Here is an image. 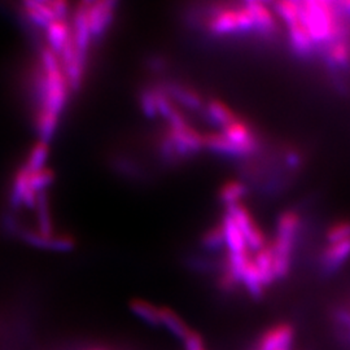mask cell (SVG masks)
<instances>
[{
    "mask_svg": "<svg viewBox=\"0 0 350 350\" xmlns=\"http://www.w3.org/2000/svg\"><path fill=\"white\" fill-rule=\"evenodd\" d=\"M300 18L314 44H329L338 38L349 36V29L341 21V12L335 3L301 1Z\"/></svg>",
    "mask_w": 350,
    "mask_h": 350,
    "instance_id": "1",
    "label": "cell"
},
{
    "mask_svg": "<svg viewBox=\"0 0 350 350\" xmlns=\"http://www.w3.org/2000/svg\"><path fill=\"white\" fill-rule=\"evenodd\" d=\"M208 29L214 34H230L256 29L253 16L245 3L240 8H226L217 11L209 20Z\"/></svg>",
    "mask_w": 350,
    "mask_h": 350,
    "instance_id": "2",
    "label": "cell"
},
{
    "mask_svg": "<svg viewBox=\"0 0 350 350\" xmlns=\"http://www.w3.org/2000/svg\"><path fill=\"white\" fill-rule=\"evenodd\" d=\"M227 214L234 219V222L243 232L250 250L257 252L266 247V238L262 230L257 225L250 209L244 204L239 202L235 205L227 206Z\"/></svg>",
    "mask_w": 350,
    "mask_h": 350,
    "instance_id": "3",
    "label": "cell"
},
{
    "mask_svg": "<svg viewBox=\"0 0 350 350\" xmlns=\"http://www.w3.org/2000/svg\"><path fill=\"white\" fill-rule=\"evenodd\" d=\"M83 5L86 10V17H88V29H90L91 37H101L112 24L116 3L94 1V3H85Z\"/></svg>",
    "mask_w": 350,
    "mask_h": 350,
    "instance_id": "4",
    "label": "cell"
},
{
    "mask_svg": "<svg viewBox=\"0 0 350 350\" xmlns=\"http://www.w3.org/2000/svg\"><path fill=\"white\" fill-rule=\"evenodd\" d=\"M295 328L289 323H276L263 331L254 350H276L286 344H293Z\"/></svg>",
    "mask_w": 350,
    "mask_h": 350,
    "instance_id": "5",
    "label": "cell"
},
{
    "mask_svg": "<svg viewBox=\"0 0 350 350\" xmlns=\"http://www.w3.org/2000/svg\"><path fill=\"white\" fill-rule=\"evenodd\" d=\"M204 148L212 150L214 153L225 154V156H234V157H241V156H250L254 150L245 146H240L226 137L224 133H208L204 135Z\"/></svg>",
    "mask_w": 350,
    "mask_h": 350,
    "instance_id": "6",
    "label": "cell"
},
{
    "mask_svg": "<svg viewBox=\"0 0 350 350\" xmlns=\"http://www.w3.org/2000/svg\"><path fill=\"white\" fill-rule=\"evenodd\" d=\"M350 257V239L328 243L321 257L322 270L331 274L338 270Z\"/></svg>",
    "mask_w": 350,
    "mask_h": 350,
    "instance_id": "7",
    "label": "cell"
},
{
    "mask_svg": "<svg viewBox=\"0 0 350 350\" xmlns=\"http://www.w3.org/2000/svg\"><path fill=\"white\" fill-rule=\"evenodd\" d=\"M286 24L288 26L289 39H291L293 50L302 55V56L312 55L314 49H315V44H314L312 38L309 36L306 27L301 21L300 12L297 16L287 20Z\"/></svg>",
    "mask_w": 350,
    "mask_h": 350,
    "instance_id": "8",
    "label": "cell"
},
{
    "mask_svg": "<svg viewBox=\"0 0 350 350\" xmlns=\"http://www.w3.org/2000/svg\"><path fill=\"white\" fill-rule=\"evenodd\" d=\"M163 90L176 105L179 104L191 111H198L202 107V99L193 88L180 83H167Z\"/></svg>",
    "mask_w": 350,
    "mask_h": 350,
    "instance_id": "9",
    "label": "cell"
},
{
    "mask_svg": "<svg viewBox=\"0 0 350 350\" xmlns=\"http://www.w3.org/2000/svg\"><path fill=\"white\" fill-rule=\"evenodd\" d=\"M160 325L166 328L175 338L183 341L191 334L192 328L186 321L170 308H160Z\"/></svg>",
    "mask_w": 350,
    "mask_h": 350,
    "instance_id": "10",
    "label": "cell"
},
{
    "mask_svg": "<svg viewBox=\"0 0 350 350\" xmlns=\"http://www.w3.org/2000/svg\"><path fill=\"white\" fill-rule=\"evenodd\" d=\"M245 5L250 10L252 16H253L254 25H256L257 30L266 33V34H271V33L275 31V16H274V13L269 10V7L265 3H261V1H247Z\"/></svg>",
    "mask_w": 350,
    "mask_h": 350,
    "instance_id": "11",
    "label": "cell"
},
{
    "mask_svg": "<svg viewBox=\"0 0 350 350\" xmlns=\"http://www.w3.org/2000/svg\"><path fill=\"white\" fill-rule=\"evenodd\" d=\"M222 227L225 232V244L230 250V253L240 254V253L250 252L243 232L240 231L238 225L234 222V219L228 214H226L222 221Z\"/></svg>",
    "mask_w": 350,
    "mask_h": 350,
    "instance_id": "12",
    "label": "cell"
},
{
    "mask_svg": "<svg viewBox=\"0 0 350 350\" xmlns=\"http://www.w3.org/2000/svg\"><path fill=\"white\" fill-rule=\"evenodd\" d=\"M240 284L245 288L250 296H253V297H261L265 293L266 286L263 283L258 269L254 265L253 258H250V261L245 263V266L243 267V270L240 273Z\"/></svg>",
    "mask_w": 350,
    "mask_h": 350,
    "instance_id": "13",
    "label": "cell"
},
{
    "mask_svg": "<svg viewBox=\"0 0 350 350\" xmlns=\"http://www.w3.org/2000/svg\"><path fill=\"white\" fill-rule=\"evenodd\" d=\"M24 7L29 20L36 25L47 27L52 21L59 20L51 1H27Z\"/></svg>",
    "mask_w": 350,
    "mask_h": 350,
    "instance_id": "14",
    "label": "cell"
},
{
    "mask_svg": "<svg viewBox=\"0 0 350 350\" xmlns=\"http://www.w3.org/2000/svg\"><path fill=\"white\" fill-rule=\"evenodd\" d=\"M47 30V40H49V47L53 51L57 56L62 53L64 47L72 38V31L69 25L64 21L63 18L52 21L50 25L46 27Z\"/></svg>",
    "mask_w": 350,
    "mask_h": 350,
    "instance_id": "15",
    "label": "cell"
},
{
    "mask_svg": "<svg viewBox=\"0 0 350 350\" xmlns=\"http://www.w3.org/2000/svg\"><path fill=\"white\" fill-rule=\"evenodd\" d=\"M327 62L334 68H345L350 64V36L338 38L328 44Z\"/></svg>",
    "mask_w": 350,
    "mask_h": 350,
    "instance_id": "16",
    "label": "cell"
},
{
    "mask_svg": "<svg viewBox=\"0 0 350 350\" xmlns=\"http://www.w3.org/2000/svg\"><path fill=\"white\" fill-rule=\"evenodd\" d=\"M206 113L214 125L221 126L222 130L234 124L239 117L224 101L213 99L206 104Z\"/></svg>",
    "mask_w": 350,
    "mask_h": 350,
    "instance_id": "17",
    "label": "cell"
},
{
    "mask_svg": "<svg viewBox=\"0 0 350 350\" xmlns=\"http://www.w3.org/2000/svg\"><path fill=\"white\" fill-rule=\"evenodd\" d=\"M253 261L256 267L258 269L263 283L266 287H269L271 283L275 282V275H274V258H273V250L270 245L263 247L262 250H257Z\"/></svg>",
    "mask_w": 350,
    "mask_h": 350,
    "instance_id": "18",
    "label": "cell"
},
{
    "mask_svg": "<svg viewBox=\"0 0 350 350\" xmlns=\"http://www.w3.org/2000/svg\"><path fill=\"white\" fill-rule=\"evenodd\" d=\"M247 193V186L239 180H230L219 189V199L227 206L241 202Z\"/></svg>",
    "mask_w": 350,
    "mask_h": 350,
    "instance_id": "19",
    "label": "cell"
},
{
    "mask_svg": "<svg viewBox=\"0 0 350 350\" xmlns=\"http://www.w3.org/2000/svg\"><path fill=\"white\" fill-rule=\"evenodd\" d=\"M131 310L138 315L142 321L153 327H161L160 325V308L152 305L147 301L137 300L131 304Z\"/></svg>",
    "mask_w": 350,
    "mask_h": 350,
    "instance_id": "20",
    "label": "cell"
},
{
    "mask_svg": "<svg viewBox=\"0 0 350 350\" xmlns=\"http://www.w3.org/2000/svg\"><path fill=\"white\" fill-rule=\"evenodd\" d=\"M47 159H49V144L40 140L33 147L24 167L30 173H36L44 169V163L47 161Z\"/></svg>",
    "mask_w": 350,
    "mask_h": 350,
    "instance_id": "21",
    "label": "cell"
},
{
    "mask_svg": "<svg viewBox=\"0 0 350 350\" xmlns=\"http://www.w3.org/2000/svg\"><path fill=\"white\" fill-rule=\"evenodd\" d=\"M202 244L208 250H217L225 244V232L222 224L208 228V231L202 237Z\"/></svg>",
    "mask_w": 350,
    "mask_h": 350,
    "instance_id": "22",
    "label": "cell"
},
{
    "mask_svg": "<svg viewBox=\"0 0 350 350\" xmlns=\"http://www.w3.org/2000/svg\"><path fill=\"white\" fill-rule=\"evenodd\" d=\"M53 180V174L50 169H42L36 173H30L29 175V186L38 193L43 188L49 187Z\"/></svg>",
    "mask_w": 350,
    "mask_h": 350,
    "instance_id": "23",
    "label": "cell"
},
{
    "mask_svg": "<svg viewBox=\"0 0 350 350\" xmlns=\"http://www.w3.org/2000/svg\"><path fill=\"white\" fill-rule=\"evenodd\" d=\"M327 243H336L350 239V221H340L331 226L325 232Z\"/></svg>",
    "mask_w": 350,
    "mask_h": 350,
    "instance_id": "24",
    "label": "cell"
},
{
    "mask_svg": "<svg viewBox=\"0 0 350 350\" xmlns=\"http://www.w3.org/2000/svg\"><path fill=\"white\" fill-rule=\"evenodd\" d=\"M140 107H142L143 112H144L147 117H150V118L159 117L154 88H148V90H146L142 94V96H140Z\"/></svg>",
    "mask_w": 350,
    "mask_h": 350,
    "instance_id": "25",
    "label": "cell"
},
{
    "mask_svg": "<svg viewBox=\"0 0 350 350\" xmlns=\"http://www.w3.org/2000/svg\"><path fill=\"white\" fill-rule=\"evenodd\" d=\"M183 344V350H208L205 347L204 338H201L200 334H198L196 331H191V334L187 338L182 341Z\"/></svg>",
    "mask_w": 350,
    "mask_h": 350,
    "instance_id": "26",
    "label": "cell"
},
{
    "mask_svg": "<svg viewBox=\"0 0 350 350\" xmlns=\"http://www.w3.org/2000/svg\"><path fill=\"white\" fill-rule=\"evenodd\" d=\"M335 5L340 12L350 14V1H338V3H335Z\"/></svg>",
    "mask_w": 350,
    "mask_h": 350,
    "instance_id": "27",
    "label": "cell"
}]
</instances>
